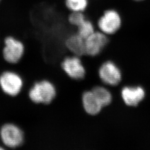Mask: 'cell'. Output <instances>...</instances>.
Segmentation results:
<instances>
[{
	"mask_svg": "<svg viewBox=\"0 0 150 150\" xmlns=\"http://www.w3.org/2000/svg\"><path fill=\"white\" fill-rule=\"evenodd\" d=\"M57 96V88L52 81L42 79L35 81L27 90V97L34 105H51Z\"/></svg>",
	"mask_w": 150,
	"mask_h": 150,
	"instance_id": "cell-1",
	"label": "cell"
},
{
	"mask_svg": "<svg viewBox=\"0 0 150 150\" xmlns=\"http://www.w3.org/2000/svg\"><path fill=\"white\" fill-rule=\"evenodd\" d=\"M60 69L69 79L80 82L86 78L85 65L82 58L73 54L65 56L60 62Z\"/></svg>",
	"mask_w": 150,
	"mask_h": 150,
	"instance_id": "cell-2",
	"label": "cell"
},
{
	"mask_svg": "<svg viewBox=\"0 0 150 150\" xmlns=\"http://www.w3.org/2000/svg\"><path fill=\"white\" fill-rule=\"evenodd\" d=\"M122 17L118 11L113 8H108L97 17L95 25L97 30L109 36L118 32L122 26Z\"/></svg>",
	"mask_w": 150,
	"mask_h": 150,
	"instance_id": "cell-3",
	"label": "cell"
},
{
	"mask_svg": "<svg viewBox=\"0 0 150 150\" xmlns=\"http://www.w3.org/2000/svg\"><path fill=\"white\" fill-rule=\"evenodd\" d=\"M0 139L6 147L18 149L24 145L26 134L23 129L13 123H5L0 129Z\"/></svg>",
	"mask_w": 150,
	"mask_h": 150,
	"instance_id": "cell-4",
	"label": "cell"
},
{
	"mask_svg": "<svg viewBox=\"0 0 150 150\" xmlns=\"http://www.w3.org/2000/svg\"><path fill=\"white\" fill-rule=\"evenodd\" d=\"M24 86L23 78L15 71L7 70L0 75V88L8 96L15 97L18 96Z\"/></svg>",
	"mask_w": 150,
	"mask_h": 150,
	"instance_id": "cell-5",
	"label": "cell"
},
{
	"mask_svg": "<svg viewBox=\"0 0 150 150\" xmlns=\"http://www.w3.org/2000/svg\"><path fill=\"white\" fill-rule=\"evenodd\" d=\"M4 43L2 56L4 60L9 64H18L26 53L24 43L20 39L10 36L5 38Z\"/></svg>",
	"mask_w": 150,
	"mask_h": 150,
	"instance_id": "cell-6",
	"label": "cell"
},
{
	"mask_svg": "<svg viewBox=\"0 0 150 150\" xmlns=\"http://www.w3.org/2000/svg\"><path fill=\"white\" fill-rule=\"evenodd\" d=\"M98 80L103 85L107 86H116L122 81L121 70L113 61L107 60L101 63L97 69Z\"/></svg>",
	"mask_w": 150,
	"mask_h": 150,
	"instance_id": "cell-7",
	"label": "cell"
},
{
	"mask_svg": "<svg viewBox=\"0 0 150 150\" xmlns=\"http://www.w3.org/2000/svg\"><path fill=\"white\" fill-rule=\"evenodd\" d=\"M109 41L108 36L96 30L85 40L86 56L93 58L100 56Z\"/></svg>",
	"mask_w": 150,
	"mask_h": 150,
	"instance_id": "cell-8",
	"label": "cell"
},
{
	"mask_svg": "<svg viewBox=\"0 0 150 150\" xmlns=\"http://www.w3.org/2000/svg\"><path fill=\"white\" fill-rule=\"evenodd\" d=\"M81 104L83 112L91 117L99 115L103 109L91 89L83 91L81 96Z\"/></svg>",
	"mask_w": 150,
	"mask_h": 150,
	"instance_id": "cell-9",
	"label": "cell"
},
{
	"mask_svg": "<svg viewBox=\"0 0 150 150\" xmlns=\"http://www.w3.org/2000/svg\"><path fill=\"white\" fill-rule=\"evenodd\" d=\"M85 40L76 32H72L64 38V47L70 54L83 57L86 56Z\"/></svg>",
	"mask_w": 150,
	"mask_h": 150,
	"instance_id": "cell-10",
	"label": "cell"
},
{
	"mask_svg": "<svg viewBox=\"0 0 150 150\" xmlns=\"http://www.w3.org/2000/svg\"><path fill=\"white\" fill-rule=\"evenodd\" d=\"M122 100L128 106H137L145 96L144 89L139 86H125L121 91Z\"/></svg>",
	"mask_w": 150,
	"mask_h": 150,
	"instance_id": "cell-11",
	"label": "cell"
},
{
	"mask_svg": "<svg viewBox=\"0 0 150 150\" xmlns=\"http://www.w3.org/2000/svg\"><path fill=\"white\" fill-rule=\"evenodd\" d=\"M95 96L104 108L110 106L113 101V96L111 92L105 85H96L91 88Z\"/></svg>",
	"mask_w": 150,
	"mask_h": 150,
	"instance_id": "cell-12",
	"label": "cell"
},
{
	"mask_svg": "<svg viewBox=\"0 0 150 150\" xmlns=\"http://www.w3.org/2000/svg\"><path fill=\"white\" fill-rule=\"evenodd\" d=\"M65 8L69 12H86L90 6V0H64Z\"/></svg>",
	"mask_w": 150,
	"mask_h": 150,
	"instance_id": "cell-13",
	"label": "cell"
},
{
	"mask_svg": "<svg viewBox=\"0 0 150 150\" xmlns=\"http://www.w3.org/2000/svg\"><path fill=\"white\" fill-rule=\"evenodd\" d=\"M76 31L81 38H84L90 36L92 33H93L96 30V27L95 22L91 20L88 17L80 24L79 26L75 28Z\"/></svg>",
	"mask_w": 150,
	"mask_h": 150,
	"instance_id": "cell-14",
	"label": "cell"
},
{
	"mask_svg": "<svg viewBox=\"0 0 150 150\" xmlns=\"http://www.w3.org/2000/svg\"><path fill=\"white\" fill-rule=\"evenodd\" d=\"M88 17L86 12H69L67 17V21L70 26L76 28Z\"/></svg>",
	"mask_w": 150,
	"mask_h": 150,
	"instance_id": "cell-15",
	"label": "cell"
},
{
	"mask_svg": "<svg viewBox=\"0 0 150 150\" xmlns=\"http://www.w3.org/2000/svg\"><path fill=\"white\" fill-rule=\"evenodd\" d=\"M5 150V147H4L2 146H0V150Z\"/></svg>",
	"mask_w": 150,
	"mask_h": 150,
	"instance_id": "cell-16",
	"label": "cell"
},
{
	"mask_svg": "<svg viewBox=\"0 0 150 150\" xmlns=\"http://www.w3.org/2000/svg\"><path fill=\"white\" fill-rule=\"evenodd\" d=\"M135 1H142V0H135Z\"/></svg>",
	"mask_w": 150,
	"mask_h": 150,
	"instance_id": "cell-17",
	"label": "cell"
},
{
	"mask_svg": "<svg viewBox=\"0 0 150 150\" xmlns=\"http://www.w3.org/2000/svg\"><path fill=\"white\" fill-rule=\"evenodd\" d=\"M93 1H99V0H93Z\"/></svg>",
	"mask_w": 150,
	"mask_h": 150,
	"instance_id": "cell-18",
	"label": "cell"
}]
</instances>
